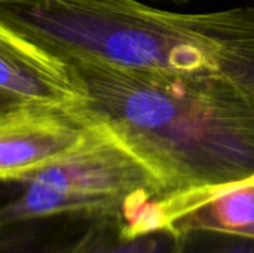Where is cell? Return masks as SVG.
Segmentation results:
<instances>
[{
    "mask_svg": "<svg viewBox=\"0 0 254 253\" xmlns=\"http://www.w3.org/2000/svg\"><path fill=\"white\" fill-rule=\"evenodd\" d=\"M82 110L107 125L167 194L254 177V86L95 63L68 64Z\"/></svg>",
    "mask_w": 254,
    "mask_h": 253,
    "instance_id": "6da1fadb",
    "label": "cell"
},
{
    "mask_svg": "<svg viewBox=\"0 0 254 253\" xmlns=\"http://www.w3.org/2000/svg\"><path fill=\"white\" fill-rule=\"evenodd\" d=\"M0 22L67 66L204 75L226 46L217 12H171L138 0H0Z\"/></svg>",
    "mask_w": 254,
    "mask_h": 253,
    "instance_id": "7a4b0ae2",
    "label": "cell"
},
{
    "mask_svg": "<svg viewBox=\"0 0 254 253\" xmlns=\"http://www.w3.org/2000/svg\"><path fill=\"white\" fill-rule=\"evenodd\" d=\"M165 194L153 171L107 125L89 118L76 146L15 182L0 201V227L45 218L125 221Z\"/></svg>",
    "mask_w": 254,
    "mask_h": 253,
    "instance_id": "3957f363",
    "label": "cell"
},
{
    "mask_svg": "<svg viewBox=\"0 0 254 253\" xmlns=\"http://www.w3.org/2000/svg\"><path fill=\"white\" fill-rule=\"evenodd\" d=\"M161 230H210L254 239V177L213 189L165 194L144 203L124 224L127 237Z\"/></svg>",
    "mask_w": 254,
    "mask_h": 253,
    "instance_id": "277c9868",
    "label": "cell"
},
{
    "mask_svg": "<svg viewBox=\"0 0 254 253\" xmlns=\"http://www.w3.org/2000/svg\"><path fill=\"white\" fill-rule=\"evenodd\" d=\"M89 125L82 107L24 104L0 116V182H16L76 146Z\"/></svg>",
    "mask_w": 254,
    "mask_h": 253,
    "instance_id": "5b68a950",
    "label": "cell"
},
{
    "mask_svg": "<svg viewBox=\"0 0 254 253\" xmlns=\"http://www.w3.org/2000/svg\"><path fill=\"white\" fill-rule=\"evenodd\" d=\"M0 92L25 104L82 107L68 66L0 22Z\"/></svg>",
    "mask_w": 254,
    "mask_h": 253,
    "instance_id": "8992f818",
    "label": "cell"
},
{
    "mask_svg": "<svg viewBox=\"0 0 254 253\" xmlns=\"http://www.w3.org/2000/svg\"><path fill=\"white\" fill-rule=\"evenodd\" d=\"M124 221L100 218L58 245L52 253H174L176 234L167 230L127 237Z\"/></svg>",
    "mask_w": 254,
    "mask_h": 253,
    "instance_id": "52a82bcc",
    "label": "cell"
},
{
    "mask_svg": "<svg viewBox=\"0 0 254 253\" xmlns=\"http://www.w3.org/2000/svg\"><path fill=\"white\" fill-rule=\"evenodd\" d=\"M13 186L15 182H0V201L12 192ZM86 222L88 219L77 218H45L1 225L0 253H52Z\"/></svg>",
    "mask_w": 254,
    "mask_h": 253,
    "instance_id": "ba28073f",
    "label": "cell"
},
{
    "mask_svg": "<svg viewBox=\"0 0 254 253\" xmlns=\"http://www.w3.org/2000/svg\"><path fill=\"white\" fill-rule=\"evenodd\" d=\"M176 234L174 253H254V239L210 230H183Z\"/></svg>",
    "mask_w": 254,
    "mask_h": 253,
    "instance_id": "9c48e42d",
    "label": "cell"
},
{
    "mask_svg": "<svg viewBox=\"0 0 254 253\" xmlns=\"http://www.w3.org/2000/svg\"><path fill=\"white\" fill-rule=\"evenodd\" d=\"M25 103H21L19 100L13 98V97H9L3 92H0V116L7 113V112H12L21 106H24Z\"/></svg>",
    "mask_w": 254,
    "mask_h": 253,
    "instance_id": "30bf717a",
    "label": "cell"
},
{
    "mask_svg": "<svg viewBox=\"0 0 254 253\" xmlns=\"http://www.w3.org/2000/svg\"><path fill=\"white\" fill-rule=\"evenodd\" d=\"M171 1H189V0H171Z\"/></svg>",
    "mask_w": 254,
    "mask_h": 253,
    "instance_id": "8fae6325",
    "label": "cell"
}]
</instances>
